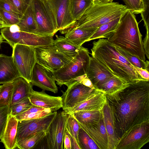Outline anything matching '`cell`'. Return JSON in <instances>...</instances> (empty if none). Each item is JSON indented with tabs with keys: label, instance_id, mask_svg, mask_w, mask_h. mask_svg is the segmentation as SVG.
Segmentation results:
<instances>
[{
	"label": "cell",
	"instance_id": "cell-30",
	"mask_svg": "<svg viewBox=\"0 0 149 149\" xmlns=\"http://www.w3.org/2000/svg\"><path fill=\"white\" fill-rule=\"evenodd\" d=\"M52 112L50 109L34 105L24 112L14 116L18 120L37 119L44 117Z\"/></svg>",
	"mask_w": 149,
	"mask_h": 149
},
{
	"label": "cell",
	"instance_id": "cell-44",
	"mask_svg": "<svg viewBox=\"0 0 149 149\" xmlns=\"http://www.w3.org/2000/svg\"><path fill=\"white\" fill-rule=\"evenodd\" d=\"M134 67L138 74L143 79L149 81V70L136 67Z\"/></svg>",
	"mask_w": 149,
	"mask_h": 149
},
{
	"label": "cell",
	"instance_id": "cell-48",
	"mask_svg": "<svg viewBox=\"0 0 149 149\" xmlns=\"http://www.w3.org/2000/svg\"><path fill=\"white\" fill-rule=\"evenodd\" d=\"M113 0H100L99 3H107L113 2Z\"/></svg>",
	"mask_w": 149,
	"mask_h": 149
},
{
	"label": "cell",
	"instance_id": "cell-14",
	"mask_svg": "<svg viewBox=\"0 0 149 149\" xmlns=\"http://www.w3.org/2000/svg\"><path fill=\"white\" fill-rule=\"evenodd\" d=\"M67 87L65 91H61L63 110L73 108L86 100L95 89L86 86L79 81H75Z\"/></svg>",
	"mask_w": 149,
	"mask_h": 149
},
{
	"label": "cell",
	"instance_id": "cell-9",
	"mask_svg": "<svg viewBox=\"0 0 149 149\" xmlns=\"http://www.w3.org/2000/svg\"><path fill=\"white\" fill-rule=\"evenodd\" d=\"M12 56L21 77L31 82L33 69L36 63L34 47L16 44L13 47Z\"/></svg>",
	"mask_w": 149,
	"mask_h": 149
},
{
	"label": "cell",
	"instance_id": "cell-28",
	"mask_svg": "<svg viewBox=\"0 0 149 149\" xmlns=\"http://www.w3.org/2000/svg\"><path fill=\"white\" fill-rule=\"evenodd\" d=\"M111 20L98 27L88 39V41L100 38H107L117 26L121 17Z\"/></svg>",
	"mask_w": 149,
	"mask_h": 149
},
{
	"label": "cell",
	"instance_id": "cell-25",
	"mask_svg": "<svg viewBox=\"0 0 149 149\" xmlns=\"http://www.w3.org/2000/svg\"><path fill=\"white\" fill-rule=\"evenodd\" d=\"M20 31L27 33L37 34L38 29L34 17L31 1L20 18L17 25Z\"/></svg>",
	"mask_w": 149,
	"mask_h": 149
},
{
	"label": "cell",
	"instance_id": "cell-50",
	"mask_svg": "<svg viewBox=\"0 0 149 149\" xmlns=\"http://www.w3.org/2000/svg\"><path fill=\"white\" fill-rule=\"evenodd\" d=\"M4 39L1 35H0V48L1 47V43L3 42V40Z\"/></svg>",
	"mask_w": 149,
	"mask_h": 149
},
{
	"label": "cell",
	"instance_id": "cell-52",
	"mask_svg": "<svg viewBox=\"0 0 149 149\" xmlns=\"http://www.w3.org/2000/svg\"><path fill=\"white\" fill-rule=\"evenodd\" d=\"M93 3H99L100 0H91Z\"/></svg>",
	"mask_w": 149,
	"mask_h": 149
},
{
	"label": "cell",
	"instance_id": "cell-5",
	"mask_svg": "<svg viewBox=\"0 0 149 149\" xmlns=\"http://www.w3.org/2000/svg\"><path fill=\"white\" fill-rule=\"evenodd\" d=\"M88 49L81 47L76 54L68 63L60 69L50 73L61 87L68 86L75 81L80 82L86 76L90 57Z\"/></svg>",
	"mask_w": 149,
	"mask_h": 149
},
{
	"label": "cell",
	"instance_id": "cell-19",
	"mask_svg": "<svg viewBox=\"0 0 149 149\" xmlns=\"http://www.w3.org/2000/svg\"><path fill=\"white\" fill-rule=\"evenodd\" d=\"M77 122L80 127L93 139L100 149H107L108 137L103 116L98 122L95 124H84Z\"/></svg>",
	"mask_w": 149,
	"mask_h": 149
},
{
	"label": "cell",
	"instance_id": "cell-17",
	"mask_svg": "<svg viewBox=\"0 0 149 149\" xmlns=\"http://www.w3.org/2000/svg\"><path fill=\"white\" fill-rule=\"evenodd\" d=\"M86 74L96 89H97L107 80L115 76L98 61L92 56L90 57Z\"/></svg>",
	"mask_w": 149,
	"mask_h": 149
},
{
	"label": "cell",
	"instance_id": "cell-35",
	"mask_svg": "<svg viewBox=\"0 0 149 149\" xmlns=\"http://www.w3.org/2000/svg\"><path fill=\"white\" fill-rule=\"evenodd\" d=\"M13 87V81L0 86V107L10 105Z\"/></svg>",
	"mask_w": 149,
	"mask_h": 149
},
{
	"label": "cell",
	"instance_id": "cell-3",
	"mask_svg": "<svg viewBox=\"0 0 149 149\" xmlns=\"http://www.w3.org/2000/svg\"><path fill=\"white\" fill-rule=\"evenodd\" d=\"M107 38L113 45L145 61L142 35L136 16L131 11L122 16L116 29Z\"/></svg>",
	"mask_w": 149,
	"mask_h": 149
},
{
	"label": "cell",
	"instance_id": "cell-6",
	"mask_svg": "<svg viewBox=\"0 0 149 149\" xmlns=\"http://www.w3.org/2000/svg\"><path fill=\"white\" fill-rule=\"evenodd\" d=\"M1 35L13 47L16 44L36 47L53 45L54 40L51 36H42L20 31L17 25L3 28Z\"/></svg>",
	"mask_w": 149,
	"mask_h": 149
},
{
	"label": "cell",
	"instance_id": "cell-32",
	"mask_svg": "<svg viewBox=\"0 0 149 149\" xmlns=\"http://www.w3.org/2000/svg\"><path fill=\"white\" fill-rule=\"evenodd\" d=\"M46 134V131L37 132L17 142V147L20 149H33L45 138Z\"/></svg>",
	"mask_w": 149,
	"mask_h": 149
},
{
	"label": "cell",
	"instance_id": "cell-43",
	"mask_svg": "<svg viewBox=\"0 0 149 149\" xmlns=\"http://www.w3.org/2000/svg\"><path fill=\"white\" fill-rule=\"evenodd\" d=\"M22 15L29 5L31 0H9Z\"/></svg>",
	"mask_w": 149,
	"mask_h": 149
},
{
	"label": "cell",
	"instance_id": "cell-24",
	"mask_svg": "<svg viewBox=\"0 0 149 149\" xmlns=\"http://www.w3.org/2000/svg\"><path fill=\"white\" fill-rule=\"evenodd\" d=\"M97 28L86 29L73 27L67 31L65 37L68 41L80 47L88 41Z\"/></svg>",
	"mask_w": 149,
	"mask_h": 149
},
{
	"label": "cell",
	"instance_id": "cell-23",
	"mask_svg": "<svg viewBox=\"0 0 149 149\" xmlns=\"http://www.w3.org/2000/svg\"><path fill=\"white\" fill-rule=\"evenodd\" d=\"M13 87L10 106L26 98H29L33 85L20 77L13 81Z\"/></svg>",
	"mask_w": 149,
	"mask_h": 149
},
{
	"label": "cell",
	"instance_id": "cell-7",
	"mask_svg": "<svg viewBox=\"0 0 149 149\" xmlns=\"http://www.w3.org/2000/svg\"><path fill=\"white\" fill-rule=\"evenodd\" d=\"M37 25V34L53 36L58 31L55 17L47 0H31Z\"/></svg>",
	"mask_w": 149,
	"mask_h": 149
},
{
	"label": "cell",
	"instance_id": "cell-39",
	"mask_svg": "<svg viewBox=\"0 0 149 149\" xmlns=\"http://www.w3.org/2000/svg\"><path fill=\"white\" fill-rule=\"evenodd\" d=\"M10 113L9 105L0 107V140L6 127L8 115Z\"/></svg>",
	"mask_w": 149,
	"mask_h": 149
},
{
	"label": "cell",
	"instance_id": "cell-33",
	"mask_svg": "<svg viewBox=\"0 0 149 149\" xmlns=\"http://www.w3.org/2000/svg\"><path fill=\"white\" fill-rule=\"evenodd\" d=\"M113 45L116 50L133 66L149 70V62L148 61H144L136 56L123 50L119 47Z\"/></svg>",
	"mask_w": 149,
	"mask_h": 149
},
{
	"label": "cell",
	"instance_id": "cell-22",
	"mask_svg": "<svg viewBox=\"0 0 149 149\" xmlns=\"http://www.w3.org/2000/svg\"><path fill=\"white\" fill-rule=\"evenodd\" d=\"M18 120L10 113L8 114L5 130L1 139L6 149L17 148Z\"/></svg>",
	"mask_w": 149,
	"mask_h": 149
},
{
	"label": "cell",
	"instance_id": "cell-20",
	"mask_svg": "<svg viewBox=\"0 0 149 149\" xmlns=\"http://www.w3.org/2000/svg\"><path fill=\"white\" fill-rule=\"evenodd\" d=\"M20 77L12 56L0 54V84L12 82Z\"/></svg>",
	"mask_w": 149,
	"mask_h": 149
},
{
	"label": "cell",
	"instance_id": "cell-34",
	"mask_svg": "<svg viewBox=\"0 0 149 149\" xmlns=\"http://www.w3.org/2000/svg\"><path fill=\"white\" fill-rule=\"evenodd\" d=\"M78 139L81 149H100L93 139L81 127L78 133Z\"/></svg>",
	"mask_w": 149,
	"mask_h": 149
},
{
	"label": "cell",
	"instance_id": "cell-27",
	"mask_svg": "<svg viewBox=\"0 0 149 149\" xmlns=\"http://www.w3.org/2000/svg\"><path fill=\"white\" fill-rule=\"evenodd\" d=\"M129 83L115 76L107 80L97 89L103 92L106 95H111L119 91L127 86Z\"/></svg>",
	"mask_w": 149,
	"mask_h": 149
},
{
	"label": "cell",
	"instance_id": "cell-40",
	"mask_svg": "<svg viewBox=\"0 0 149 149\" xmlns=\"http://www.w3.org/2000/svg\"><path fill=\"white\" fill-rule=\"evenodd\" d=\"M127 8L134 14H141L143 11L142 0H123Z\"/></svg>",
	"mask_w": 149,
	"mask_h": 149
},
{
	"label": "cell",
	"instance_id": "cell-16",
	"mask_svg": "<svg viewBox=\"0 0 149 149\" xmlns=\"http://www.w3.org/2000/svg\"><path fill=\"white\" fill-rule=\"evenodd\" d=\"M31 83L42 90L57 93L58 88L51 74L43 67L36 63L32 72Z\"/></svg>",
	"mask_w": 149,
	"mask_h": 149
},
{
	"label": "cell",
	"instance_id": "cell-41",
	"mask_svg": "<svg viewBox=\"0 0 149 149\" xmlns=\"http://www.w3.org/2000/svg\"><path fill=\"white\" fill-rule=\"evenodd\" d=\"M143 11L141 13L146 32H149V0H142Z\"/></svg>",
	"mask_w": 149,
	"mask_h": 149
},
{
	"label": "cell",
	"instance_id": "cell-31",
	"mask_svg": "<svg viewBox=\"0 0 149 149\" xmlns=\"http://www.w3.org/2000/svg\"><path fill=\"white\" fill-rule=\"evenodd\" d=\"M91 0H70V9L73 19L77 21L93 3Z\"/></svg>",
	"mask_w": 149,
	"mask_h": 149
},
{
	"label": "cell",
	"instance_id": "cell-8",
	"mask_svg": "<svg viewBox=\"0 0 149 149\" xmlns=\"http://www.w3.org/2000/svg\"><path fill=\"white\" fill-rule=\"evenodd\" d=\"M34 49L36 63L50 73L60 69L75 56L61 52L53 45L35 47Z\"/></svg>",
	"mask_w": 149,
	"mask_h": 149
},
{
	"label": "cell",
	"instance_id": "cell-42",
	"mask_svg": "<svg viewBox=\"0 0 149 149\" xmlns=\"http://www.w3.org/2000/svg\"><path fill=\"white\" fill-rule=\"evenodd\" d=\"M0 8L6 11L18 15L20 18L23 15L9 0H0Z\"/></svg>",
	"mask_w": 149,
	"mask_h": 149
},
{
	"label": "cell",
	"instance_id": "cell-2",
	"mask_svg": "<svg viewBox=\"0 0 149 149\" xmlns=\"http://www.w3.org/2000/svg\"><path fill=\"white\" fill-rule=\"evenodd\" d=\"M92 56L98 61L115 76L129 83L144 79L131 64L107 39L99 38L93 42Z\"/></svg>",
	"mask_w": 149,
	"mask_h": 149
},
{
	"label": "cell",
	"instance_id": "cell-4",
	"mask_svg": "<svg viewBox=\"0 0 149 149\" xmlns=\"http://www.w3.org/2000/svg\"><path fill=\"white\" fill-rule=\"evenodd\" d=\"M129 10L125 5L118 2L93 3L77 21L74 27L86 29L97 28L122 16Z\"/></svg>",
	"mask_w": 149,
	"mask_h": 149
},
{
	"label": "cell",
	"instance_id": "cell-37",
	"mask_svg": "<svg viewBox=\"0 0 149 149\" xmlns=\"http://www.w3.org/2000/svg\"><path fill=\"white\" fill-rule=\"evenodd\" d=\"M80 128L77 121L72 115L68 114L66 122L65 129L70 134L75 137L78 143V136Z\"/></svg>",
	"mask_w": 149,
	"mask_h": 149
},
{
	"label": "cell",
	"instance_id": "cell-13",
	"mask_svg": "<svg viewBox=\"0 0 149 149\" xmlns=\"http://www.w3.org/2000/svg\"><path fill=\"white\" fill-rule=\"evenodd\" d=\"M54 15L58 31L65 33L73 27L77 21L72 18L70 9V0H47Z\"/></svg>",
	"mask_w": 149,
	"mask_h": 149
},
{
	"label": "cell",
	"instance_id": "cell-45",
	"mask_svg": "<svg viewBox=\"0 0 149 149\" xmlns=\"http://www.w3.org/2000/svg\"><path fill=\"white\" fill-rule=\"evenodd\" d=\"M65 132L69 136L71 141V149H81L76 139L65 129Z\"/></svg>",
	"mask_w": 149,
	"mask_h": 149
},
{
	"label": "cell",
	"instance_id": "cell-29",
	"mask_svg": "<svg viewBox=\"0 0 149 149\" xmlns=\"http://www.w3.org/2000/svg\"><path fill=\"white\" fill-rule=\"evenodd\" d=\"M54 45L61 52L68 56H74L79 50L78 47L67 40L65 37L60 36H56L54 40Z\"/></svg>",
	"mask_w": 149,
	"mask_h": 149
},
{
	"label": "cell",
	"instance_id": "cell-15",
	"mask_svg": "<svg viewBox=\"0 0 149 149\" xmlns=\"http://www.w3.org/2000/svg\"><path fill=\"white\" fill-rule=\"evenodd\" d=\"M107 101L104 93L97 89L87 98L72 108L63 110L66 113L71 114L74 112L85 110H102Z\"/></svg>",
	"mask_w": 149,
	"mask_h": 149
},
{
	"label": "cell",
	"instance_id": "cell-11",
	"mask_svg": "<svg viewBox=\"0 0 149 149\" xmlns=\"http://www.w3.org/2000/svg\"><path fill=\"white\" fill-rule=\"evenodd\" d=\"M68 114L64 111L57 112L45 137L47 148L63 149L64 136Z\"/></svg>",
	"mask_w": 149,
	"mask_h": 149
},
{
	"label": "cell",
	"instance_id": "cell-53",
	"mask_svg": "<svg viewBox=\"0 0 149 149\" xmlns=\"http://www.w3.org/2000/svg\"></svg>",
	"mask_w": 149,
	"mask_h": 149
},
{
	"label": "cell",
	"instance_id": "cell-49",
	"mask_svg": "<svg viewBox=\"0 0 149 149\" xmlns=\"http://www.w3.org/2000/svg\"><path fill=\"white\" fill-rule=\"evenodd\" d=\"M6 27L7 26L5 24L0 22V28H3Z\"/></svg>",
	"mask_w": 149,
	"mask_h": 149
},
{
	"label": "cell",
	"instance_id": "cell-12",
	"mask_svg": "<svg viewBox=\"0 0 149 149\" xmlns=\"http://www.w3.org/2000/svg\"><path fill=\"white\" fill-rule=\"evenodd\" d=\"M57 113V111H55L44 117L37 119L18 120L17 142L40 131H46L47 132Z\"/></svg>",
	"mask_w": 149,
	"mask_h": 149
},
{
	"label": "cell",
	"instance_id": "cell-51",
	"mask_svg": "<svg viewBox=\"0 0 149 149\" xmlns=\"http://www.w3.org/2000/svg\"><path fill=\"white\" fill-rule=\"evenodd\" d=\"M0 22L3 23L5 24V22L3 19L2 16V15H1L0 13Z\"/></svg>",
	"mask_w": 149,
	"mask_h": 149
},
{
	"label": "cell",
	"instance_id": "cell-18",
	"mask_svg": "<svg viewBox=\"0 0 149 149\" xmlns=\"http://www.w3.org/2000/svg\"><path fill=\"white\" fill-rule=\"evenodd\" d=\"M41 91L31 90L29 98L34 105L45 109H50L52 112L56 111L63 107L62 98L61 96H53Z\"/></svg>",
	"mask_w": 149,
	"mask_h": 149
},
{
	"label": "cell",
	"instance_id": "cell-47",
	"mask_svg": "<svg viewBox=\"0 0 149 149\" xmlns=\"http://www.w3.org/2000/svg\"><path fill=\"white\" fill-rule=\"evenodd\" d=\"M80 82L86 86L91 88L95 89L91 81L86 76Z\"/></svg>",
	"mask_w": 149,
	"mask_h": 149
},
{
	"label": "cell",
	"instance_id": "cell-36",
	"mask_svg": "<svg viewBox=\"0 0 149 149\" xmlns=\"http://www.w3.org/2000/svg\"><path fill=\"white\" fill-rule=\"evenodd\" d=\"M29 98L24 99L10 106V114L15 116L33 106Z\"/></svg>",
	"mask_w": 149,
	"mask_h": 149
},
{
	"label": "cell",
	"instance_id": "cell-26",
	"mask_svg": "<svg viewBox=\"0 0 149 149\" xmlns=\"http://www.w3.org/2000/svg\"><path fill=\"white\" fill-rule=\"evenodd\" d=\"M71 114L78 122L84 124L97 123L103 116L102 110L80 111Z\"/></svg>",
	"mask_w": 149,
	"mask_h": 149
},
{
	"label": "cell",
	"instance_id": "cell-1",
	"mask_svg": "<svg viewBox=\"0 0 149 149\" xmlns=\"http://www.w3.org/2000/svg\"><path fill=\"white\" fill-rule=\"evenodd\" d=\"M113 113L118 139L128 130L149 121V81H134L114 94L106 95Z\"/></svg>",
	"mask_w": 149,
	"mask_h": 149
},
{
	"label": "cell",
	"instance_id": "cell-10",
	"mask_svg": "<svg viewBox=\"0 0 149 149\" xmlns=\"http://www.w3.org/2000/svg\"><path fill=\"white\" fill-rule=\"evenodd\" d=\"M149 141V121L128 130L119 139L115 149H140Z\"/></svg>",
	"mask_w": 149,
	"mask_h": 149
},
{
	"label": "cell",
	"instance_id": "cell-21",
	"mask_svg": "<svg viewBox=\"0 0 149 149\" xmlns=\"http://www.w3.org/2000/svg\"><path fill=\"white\" fill-rule=\"evenodd\" d=\"M102 111L108 137L107 149H115L118 139L116 133L112 111L107 100L102 109Z\"/></svg>",
	"mask_w": 149,
	"mask_h": 149
},
{
	"label": "cell",
	"instance_id": "cell-46",
	"mask_svg": "<svg viewBox=\"0 0 149 149\" xmlns=\"http://www.w3.org/2000/svg\"><path fill=\"white\" fill-rule=\"evenodd\" d=\"M63 149H71V144L70 139L65 132L63 140Z\"/></svg>",
	"mask_w": 149,
	"mask_h": 149
},
{
	"label": "cell",
	"instance_id": "cell-38",
	"mask_svg": "<svg viewBox=\"0 0 149 149\" xmlns=\"http://www.w3.org/2000/svg\"><path fill=\"white\" fill-rule=\"evenodd\" d=\"M0 13L7 27L17 25L19 22L20 18L18 15L5 11L0 8Z\"/></svg>",
	"mask_w": 149,
	"mask_h": 149
}]
</instances>
